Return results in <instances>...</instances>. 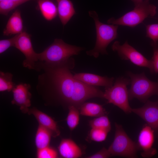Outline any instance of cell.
I'll return each mask as SVG.
<instances>
[{
	"label": "cell",
	"instance_id": "1",
	"mask_svg": "<svg viewBox=\"0 0 158 158\" xmlns=\"http://www.w3.org/2000/svg\"><path fill=\"white\" fill-rule=\"evenodd\" d=\"M70 59L67 62L56 64L38 62V71H42L38 78L36 86L38 92L45 99L54 96L59 102L79 109L87 100L92 98H104V92L99 88L75 78L71 72Z\"/></svg>",
	"mask_w": 158,
	"mask_h": 158
},
{
	"label": "cell",
	"instance_id": "2",
	"mask_svg": "<svg viewBox=\"0 0 158 158\" xmlns=\"http://www.w3.org/2000/svg\"><path fill=\"white\" fill-rule=\"evenodd\" d=\"M89 16L95 22L96 32V40L94 48L86 52L87 54L97 58L99 54H108L107 48L109 44L118 37V25L105 24L101 22L97 12L94 11L88 12Z\"/></svg>",
	"mask_w": 158,
	"mask_h": 158
},
{
	"label": "cell",
	"instance_id": "3",
	"mask_svg": "<svg viewBox=\"0 0 158 158\" xmlns=\"http://www.w3.org/2000/svg\"><path fill=\"white\" fill-rule=\"evenodd\" d=\"M83 49V48L67 44L61 39H56L44 51L38 53L39 61L48 64L63 63Z\"/></svg>",
	"mask_w": 158,
	"mask_h": 158
},
{
	"label": "cell",
	"instance_id": "4",
	"mask_svg": "<svg viewBox=\"0 0 158 158\" xmlns=\"http://www.w3.org/2000/svg\"><path fill=\"white\" fill-rule=\"evenodd\" d=\"M133 10L116 19L112 17L107 21L108 24L133 28L142 23L146 18L153 17L157 13V7L149 0H144L134 5Z\"/></svg>",
	"mask_w": 158,
	"mask_h": 158
},
{
	"label": "cell",
	"instance_id": "5",
	"mask_svg": "<svg viewBox=\"0 0 158 158\" xmlns=\"http://www.w3.org/2000/svg\"><path fill=\"white\" fill-rule=\"evenodd\" d=\"M127 74L131 81V86L128 90L129 100L136 98L145 103L151 96L158 95V81L150 80L144 72L137 74L128 71Z\"/></svg>",
	"mask_w": 158,
	"mask_h": 158
},
{
	"label": "cell",
	"instance_id": "6",
	"mask_svg": "<svg viewBox=\"0 0 158 158\" xmlns=\"http://www.w3.org/2000/svg\"><path fill=\"white\" fill-rule=\"evenodd\" d=\"M130 80L124 77L118 78L113 85L106 88L104 98L107 102L118 107L125 113L129 114L132 112V108L129 104L128 91L127 86L130 84Z\"/></svg>",
	"mask_w": 158,
	"mask_h": 158
},
{
	"label": "cell",
	"instance_id": "7",
	"mask_svg": "<svg viewBox=\"0 0 158 158\" xmlns=\"http://www.w3.org/2000/svg\"><path fill=\"white\" fill-rule=\"evenodd\" d=\"M115 126L114 139L108 149L111 156L136 157L138 149L137 144L128 136L121 125L115 123Z\"/></svg>",
	"mask_w": 158,
	"mask_h": 158
},
{
	"label": "cell",
	"instance_id": "8",
	"mask_svg": "<svg viewBox=\"0 0 158 158\" xmlns=\"http://www.w3.org/2000/svg\"><path fill=\"white\" fill-rule=\"evenodd\" d=\"M112 50L116 52L122 60H129L134 64L148 68L152 73H154L152 62L145 58L140 53L130 45L127 41L122 45L119 42H115L111 46Z\"/></svg>",
	"mask_w": 158,
	"mask_h": 158
},
{
	"label": "cell",
	"instance_id": "9",
	"mask_svg": "<svg viewBox=\"0 0 158 158\" xmlns=\"http://www.w3.org/2000/svg\"><path fill=\"white\" fill-rule=\"evenodd\" d=\"M14 47L25 57L23 63V66L30 69L35 70L36 63L39 61L38 53H36L33 49L30 35L25 31L18 34Z\"/></svg>",
	"mask_w": 158,
	"mask_h": 158
},
{
	"label": "cell",
	"instance_id": "10",
	"mask_svg": "<svg viewBox=\"0 0 158 158\" xmlns=\"http://www.w3.org/2000/svg\"><path fill=\"white\" fill-rule=\"evenodd\" d=\"M154 131L147 124L143 126L139 133L137 145L138 149L142 151L141 155L143 157H151L157 152L156 149L153 147Z\"/></svg>",
	"mask_w": 158,
	"mask_h": 158
},
{
	"label": "cell",
	"instance_id": "11",
	"mask_svg": "<svg viewBox=\"0 0 158 158\" xmlns=\"http://www.w3.org/2000/svg\"><path fill=\"white\" fill-rule=\"evenodd\" d=\"M131 111L143 119L155 131H158V101L148 100L142 107L132 108Z\"/></svg>",
	"mask_w": 158,
	"mask_h": 158
},
{
	"label": "cell",
	"instance_id": "12",
	"mask_svg": "<svg viewBox=\"0 0 158 158\" xmlns=\"http://www.w3.org/2000/svg\"><path fill=\"white\" fill-rule=\"evenodd\" d=\"M30 88L29 84L20 83L16 85L12 90L13 99L11 103L19 106L24 113H28L31 106L32 95L29 91Z\"/></svg>",
	"mask_w": 158,
	"mask_h": 158
},
{
	"label": "cell",
	"instance_id": "13",
	"mask_svg": "<svg viewBox=\"0 0 158 158\" xmlns=\"http://www.w3.org/2000/svg\"><path fill=\"white\" fill-rule=\"evenodd\" d=\"M74 78L85 83L92 86L104 87L105 88L112 86L114 78L102 76L93 74L80 73L75 74Z\"/></svg>",
	"mask_w": 158,
	"mask_h": 158
},
{
	"label": "cell",
	"instance_id": "14",
	"mask_svg": "<svg viewBox=\"0 0 158 158\" xmlns=\"http://www.w3.org/2000/svg\"><path fill=\"white\" fill-rule=\"evenodd\" d=\"M28 113L33 115L39 125L50 131L52 136L56 137L59 135L60 132L57 123L51 117L34 107L30 109Z\"/></svg>",
	"mask_w": 158,
	"mask_h": 158
},
{
	"label": "cell",
	"instance_id": "15",
	"mask_svg": "<svg viewBox=\"0 0 158 158\" xmlns=\"http://www.w3.org/2000/svg\"><path fill=\"white\" fill-rule=\"evenodd\" d=\"M23 28L21 12L17 9L9 18L3 30V34L6 36L19 34L23 32Z\"/></svg>",
	"mask_w": 158,
	"mask_h": 158
},
{
	"label": "cell",
	"instance_id": "16",
	"mask_svg": "<svg viewBox=\"0 0 158 158\" xmlns=\"http://www.w3.org/2000/svg\"><path fill=\"white\" fill-rule=\"evenodd\" d=\"M61 156L65 158H77L82 155L81 150L72 140L63 139L61 141L58 147Z\"/></svg>",
	"mask_w": 158,
	"mask_h": 158
},
{
	"label": "cell",
	"instance_id": "17",
	"mask_svg": "<svg viewBox=\"0 0 158 158\" xmlns=\"http://www.w3.org/2000/svg\"><path fill=\"white\" fill-rule=\"evenodd\" d=\"M57 5L58 15L64 26L76 13L72 2L70 0H55Z\"/></svg>",
	"mask_w": 158,
	"mask_h": 158
},
{
	"label": "cell",
	"instance_id": "18",
	"mask_svg": "<svg viewBox=\"0 0 158 158\" xmlns=\"http://www.w3.org/2000/svg\"><path fill=\"white\" fill-rule=\"evenodd\" d=\"M38 8L42 16L48 21H51L58 15L55 0H36Z\"/></svg>",
	"mask_w": 158,
	"mask_h": 158
},
{
	"label": "cell",
	"instance_id": "19",
	"mask_svg": "<svg viewBox=\"0 0 158 158\" xmlns=\"http://www.w3.org/2000/svg\"><path fill=\"white\" fill-rule=\"evenodd\" d=\"M79 109L80 115L86 116L97 117L107 114L102 105L94 103H84Z\"/></svg>",
	"mask_w": 158,
	"mask_h": 158
},
{
	"label": "cell",
	"instance_id": "20",
	"mask_svg": "<svg viewBox=\"0 0 158 158\" xmlns=\"http://www.w3.org/2000/svg\"><path fill=\"white\" fill-rule=\"evenodd\" d=\"M51 136L50 131L39 125L35 137V144L37 149L49 146Z\"/></svg>",
	"mask_w": 158,
	"mask_h": 158
},
{
	"label": "cell",
	"instance_id": "21",
	"mask_svg": "<svg viewBox=\"0 0 158 158\" xmlns=\"http://www.w3.org/2000/svg\"><path fill=\"white\" fill-rule=\"evenodd\" d=\"M90 126L92 128H96L105 130L109 133L111 129L110 121L106 115L101 116L90 121Z\"/></svg>",
	"mask_w": 158,
	"mask_h": 158
},
{
	"label": "cell",
	"instance_id": "22",
	"mask_svg": "<svg viewBox=\"0 0 158 158\" xmlns=\"http://www.w3.org/2000/svg\"><path fill=\"white\" fill-rule=\"evenodd\" d=\"M13 75L10 73L0 72V91H12L16 84L12 81Z\"/></svg>",
	"mask_w": 158,
	"mask_h": 158
},
{
	"label": "cell",
	"instance_id": "23",
	"mask_svg": "<svg viewBox=\"0 0 158 158\" xmlns=\"http://www.w3.org/2000/svg\"><path fill=\"white\" fill-rule=\"evenodd\" d=\"M68 108V113L66 119V122L70 130L72 131L79 124L80 113L79 109L74 106H69Z\"/></svg>",
	"mask_w": 158,
	"mask_h": 158
},
{
	"label": "cell",
	"instance_id": "24",
	"mask_svg": "<svg viewBox=\"0 0 158 158\" xmlns=\"http://www.w3.org/2000/svg\"><path fill=\"white\" fill-rule=\"evenodd\" d=\"M108 133L107 131L102 129L92 128L89 133V136L92 141L101 142L106 140Z\"/></svg>",
	"mask_w": 158,
	"mask_h": 158
},
{
	"label": "cell",
	"instance_id": "25",
	"mask_svg": "<svg viewBox=\"0 0 158 158\" xmlns=\"http://www.w3.org/2000/svg\"><path fill=\"white\" fill-rule=\"evenodd\" d=\"M37 157L38 158H56L58 157L57 151L49 146L37 150Z\"/></svg>",
	"mask_w": 158,
	"mask_h": 158
},
{
	"label": "cell",
	"instance_id": "26",
	"mask_svg": "<svg viewBox=\"0 0 158 158\" xmlns=\"http://www.w3.org/2000/svg\"><path fill=\"white\" fill-rule=\"evenodd\" d=\"M18 6L12 0H0V13L7 16Z\"/></svg>",
	"mask_w": 158,
	"mask_h": 158
},
{
	"label": "cell",
	"instance_id": "27",
	"mask_svg": "<svg viewBox=\"0 0 158 158\" xmlns=\"http://www.w3.org/2000/svg\"><path fill=\"white\" fill-rule=\"evenodd\" d=\"M146 37L154 42H158V23L145 25Z\"/></svg>",
	"mask_w": 158,
	"mask_h": 158
},
{
	"label": "cell",
	"instance_id": "28",
	"mask_svg": "<svg viewBox=\"0 0 158 158\" xmlns=\"http://www.w3.org/2000/svg\"><path fill=\"white\" fill-rule=\"evenodd\" d=\"M18 34L15 35L14 37L7 39L0 40V54L2 53L11 47H14L16 41Z\"/></svg>",
	"mask_w": 158,
	"mask_h": 158
},
{
	"label": "cell",
	"instance_id": "29",
	"mask_svg": "<svg viewBox=\"0 0 158 158\" xmlns=\"http://www.w3.org/2000/svg\"><path fill=\"white\" fill-rule=\"evenodd\" d=\"M150 45L153 51V56L151 59L153 64L154 73H158V42L151 41Z\"/></svg>",
	"mask_w": 158,
	"mask_h": 158
},
{
	"label": "cell",
	"instance_id": "30",
	"mask_svg": "<svg viewBox=\"0 0 158 158\" xmlns=\"http://www.w3.org/2000/svg\"><path fill=\"white\" fill-rule=\"evenodd\" d=\"M111 156L108 149L103 147L101 150L95 154L88 156L87 158H107Z\"/></svg>",
	"mask_w": 158,
	"mask_h": 158
},
{
	"label": "cell",
	"instance_id": "31",
	"mask_svg": "<svg viewBox=\"0 0 158 158\" xmlns=\"http://www.w3.org/2000/svg\"><path fill=\"white\" fill-rule=\"evenodd\" d=\"M18 6L24 3L31 0H12Z\"/></svg>",
	"mask_w": 158,
	"mask_h": 158
},
{
	"label": "cell",
	"instance_id": "32",
	"mask_svg": "<svg viewBox=\"0 0 158 158\" xmlns=\"http://www.w3.org/2000/svg\"><path fill=\"white\" fill-rule=\"evenodd\" d=\"M134 4V5L137 4L142 2L144 0H130Z\"/></svg>",
	"mask_w": 158,
	"mask_h": 158
},
{
	"label": "cell",
	"instance_id": "33",
	"mask_svg": "<svg viewBox=\"0 0 158 158\" xmlns=\"http://www.w3.org/2000/svg\"></svg>",
	"mask_w": 158,
	"mask_h": 158
}]
</instances>
